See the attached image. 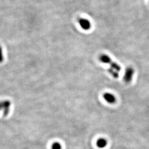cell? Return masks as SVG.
I'll list each match as a JSON object with an SVG mask.
<instances>
[{
  "label": "cell",
  "instance_id": "6da1fadb",
  "mask_svg": "<svg viewBox=\"0 0 149 149\" xmlns=\"http://www.w3.org/2000/svg\"><path fill=\"white\" fill-rule=\"evenodd\" d=\"M121 70V67L116 62L112 61L109 64V68L108 70L109 73L111 74L114 78H118L119 76V72Z\"/></svg>",
  "mask_w": 149,
  "mask_h": 149
},
{
  "label": "cell",
  "instance_id": "7a4b0ae2",
  "mask_svg": "<svg viewBox=\"0 0 149 149\" xmlns=\"http://www.w3.org/2000/svg\"><path fill=\"white\" fill-rule=\"evenodd\" d=\"M134 74V69L132 66H128L125 70L124 74V81L126 83L130 82L132 80Z\"/></svg>",
  "mask_w": 149,
  "mask_h": 149
},
{
  "label": "cell",
  "instance_id": "3957f363",
  "mask_svg": "<svg viewBox=\"0 0 149 149\" xmlns=\"http://www.w3.org/2000/svg\"><path fill=\"white\" fill-rule=\"evenodd\" d=\"M11 107V102L8 100H5L0 102V111H3V115L7 116L9 113Z\"/></svg>",
  "mask_w": 149,
  "mask_h": 149
},
{
  "label": "cell",
  "instance_id": "277c9868",
  "mask_svg": "<svg viewBox=\"0 0 149 149\" xmlns=\"http://www.w3.org/2000/svg\"><path fill=\"white\" fill-rule=\"evenodd\" d=\"M78 22L80 27L83 30L88 31L91 28V23L88 19L84 18H80L78 19Z\"/></svg>",
  "mask_w": 149,
  "mask_h": 149
},
{
  "label": "cell",
  "instance_id": "5b68a950",
  "mask_svg": "<svg viewBox=\"0 0 149 149\" xmlns=\"http://www.w3.org/2000/svg\"><path fill=\"white\" fill-rule=\"evenodd\" d=\"M103 97L104 99L108 103L114 104L116 103V97H115V96L112 93H110L109 92L105 93L104 94H103Z\"/></svg>",
  "mask_w": 149,
  "mask_h": 149
},
{
  "label": "cell",
  "instance_id": "8992f818",
  "mask_svg": "<svg viewBox=\"0 0 149 149\" xmlns=\"http://www.w3.org/2000/svg\"><path fill=\"white\" fill-rule=\"evenodd\" d=\"M99 60L101 63L107 65H109L112 62L111 58L107 54H104L99 55Z\"/></svg>",
  "mask_w": 149,
  "mask_h": 149
},
{
  "label": "cell",
  "instance_id": "52a82bcc",
  "mask_svg": "<svg viewBox=\"0 0 149 149\" xmlns=\"http://www.w3.org/2000/svg\"><path fill=\"white\" fill-rule=\"evenodd\" d=\"M97 146L100 149L105 148L107 145V141L104 138H100L97 141Z\"/></svg>",
  "mask_w": 149,
  "mask_h": 149
},
{
  "label": "cell",
  "instance_id": "ba28073f",
  "mask_svg": "<svg viewBox=\"0 0 149 149\" xmlns=\"http://www.w3.org/2000/svg\"><path fill=\"white\" fill-rule=\"evenodd\" d=\"M51 149H62V146L60 143L55 142H54L51 145Z\"/></svg>",
  "mask_w": 149,
  "mask_h": 149
},
{
  "label": "cell",
  "instance_id": "9c48e42d",
  "mask_svg": "<svg viewBox=\"0 0 149 149\" xmlns=\"http://www.w3.org/2000/svg\"><path fill=\"white\" fill-rule=\"evenodd\" d=\"M3 59H4V57H3V50L2 49V47L0 45V63H2L3 61Z\"/></svg>",
  "mask_w": 149,
  "mask_h": 149
}]
</instances>
